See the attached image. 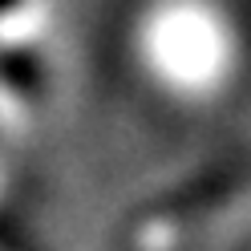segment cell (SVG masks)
<instances>
[{
  "instance_id": "obj_1",
  "label": "cell",
  "mask_w": 251,
  "mask_h": 251,
  "mask_svg": "<svg viewBox=\"0 0 251 251\" xmlns=\"http://www.w3.org/2000/svg\"><path fill=\"white\" fill-rule=\"evenodd\" d=\"M130 53L166 101L211 105L239 77L243 37L227 0H142L130 21Z\"/></svg>"
}]
</instances>
